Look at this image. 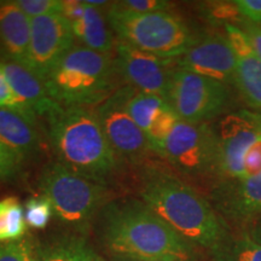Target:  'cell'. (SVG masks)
Segmentation results:
<instances>
[{
    "mask_svg": "<svg viewBox=\"0 0 261 261\" xmlns=\"http://www.w3.org/2000/svg\"><path fill=\"white\" fill-rule=\"evenodd\" d=\"M38 188L40 194L50 198L57 219L79 231L110 201L106 181L81 174L58 161L41 169Z\"/></svg>",
    "mask_w": 261,
    "mask_h": 261,
    "instance_id": "5b68a950",
    "label": "cell"
},
{
    "mask_svg": "<svg viewBox=\"0 0 261 261\" xmlns=\"http://www.w3.org/2000/svg\"><path fill=\"white\" fill-rule=\"evenodd\" d=\"M98 237L115 257L140 261H196L182 238L142 200L109 201L98 214Z\"/></svg>",
    "mask_w": 261,
    "mask_h": 261,
    "instance_id": "6da1fadb",
    "label": "cell"
},
{
    "mask_svg": "<svg viewBox=\"0 0 261 261\" xmlns=\"http://www.w3.org/2000/svg\"><path fill=\"white\" fill-rule=\"evenodd\" d=\"M242 31L248 35L250 42H252V46L255 51L256 56L259 57V60L261 61V25L257 24H253L247 22L246 24L242 25Z\"/></svg>",
    "mask_w": 261,
    "mask_h": 261,
    "instance_id": "836d02e7",
    "label": "cell"
},
{
    "mask_svg": "<svg viewBox=\"0 0 261 261\" xmlns=\"http://www.w3.org/2000/svg\"><path fill=\"white\" fill-rule=\"evenodd\" d=\"M87 5L94 6V8H102V6H106L110 4L109 2H104V0H84Z\"/></svg>",
    "mask_w": 261,
    "mask_h": 261,
    "instance_id": "d590c367",
    "label": "cell"
},
{
    "mask_svg": "<svg viewBox=\"0 0 261 261\" xmlns=\"http://www.w3.org/2000/svg\"><path fill=\"white\" fill-rule=\"evenodd\" d=\"M198 14L213 27H223L224 29L232 27L242 28L247 23L246 18L238 10L236 0H211L202 2L197 5Z\"/></svg>",
    "mask_w": 261,
    "mask_h": 261,
    "instance_id": "cb8c5ba5",
    "label": "cell"
},
{
    "mask_svg": "<svg viewBox=\"0 0 261 261\" xmlns=\"http://www.w3.org/2000/svg\"><path fill=\"white\" fill-rule=\"evenodd\" d=\"M107 19L119 40L162 58H178L194 44L196 35L171 11L132 14L109 4Z\"/></svg>",
    "mask_w": 261,
    "mask_h": 261,
    "instance_id": "8992f818",
    "label": "cell"
},
{
    "mask_svg": "<svg viewBox=\"0 0 261 261\" xmlns=\"http://www.w3.org/2000/svg\"><path fill=\"white\" fill-rule=\"evenodd\" d=\"M161 158L188 177L217 178L219 150L214 125L179 120L166 139Z\"/></svg>",
    "mask_w": 261,
    "mask_h": 261,
    "instance_id": "52a82bcc",
    "label": "cell"
},
{
    "mask_svg": "<svg viewBox=\"0 0 261 261\" xmlns=\"http://www.w3.org/2000/svg\"><path fill=\"white\" fill-rule=\"evenodd\" d=\"M0 261H37L35 241L24 237L15 242L0 244Z\"/></svg>",
    "mask_w": 261,
    "mask_h": 261,
    "instance_id": "4316f807",
    "label": "cell"
},
{
    "mask_svg": "<svg viewBox=\"0 0 261 261\" xmlns=\"http://www.w3.org/2000/svg\"><path fill=\"white\" fill-rule=\"evenodd\" d=\"M112 5L115 9L122 11L132 12V14H152V12L171 11L173 4L166 0H123V2H114Z\"/></svg>",
    "mask_w": 261,
    "mask_h": 261,
    "instance_id": "83f0119b",
    "label": "cell"
},
{
    "mask_svg": "<svg viewBox=\"0 0 261 261\" xmlns=\"http://www.w3.org/2000/svg\"><path fill=\"white\" fill-rule=\"evenodd\" d=\"M0 109L11 110L22 117H24L32 125H37L38 116L28 106L22 102L12 90L11 85L9 84L8 77L4 73L2 61H0Z\"/></svg>",
    "mask_w": 261,
    "mask_h": 261,
    "instance_id": "484cf974",
    "label": "cell"
},
{
    "mask_svg": "<svg viewBox=\"0 0 261 261\" xmlns=\"http://www.w3.org/2000/svg\"><path fill=\"white\" fill-rule=\"evenodd\" d=\"M54 205L47 196L39 194L31 196L24 203V218L28 227L33 230H44L47 226L52 215Z\"/></svg>",
    "mask_w": 261,
    "mask_h": 261,
    "instance_id": "d4e9b609",
    "label": "cell"
},
{
    "mask_svg": "<svg viewBox=\"0 0 261 261\" xmlns=\"http://www.w3.org/2000/svg\"><path fill=\"white\" fill-rule=\"evenodd\" d=\"M236 4L247 22L261 25V0H236Z\"/></svg>",
    "mask_w": 261,
    "mask_h": 261,
    "instance_id": "4dcf8cb0",
    "label": "cell"
},
{
    "mask_svg": "<svg viewBox=\"0 0 261 261\" xmlns=\"http://www.w3.org/2000/svg\"><path fill=\"white\" fill-rule=\"evenodd\" d=\"M115 61L110 55L74 45L44 81L47 94L63 107L99 106L115 92Z\"/></svg>",
    "mask_w": 261,
    "mask_h": 261,
    "instance_id": "277c9868",
    "label": "cell"
},
{
    "mask_svg": "<svg viewBox=\"0 0 261 261\" xmlns=\"http://www.w3.org/2000/svg\"><path fill=\"white\" fill-rule=\"evenodd\" d=\"M29 18L62 14V0H15Z\"/></svg>",
    "mask_w": 261,
    "mask_h": 261,
    "instance_id": "f546056e",
    "label": "cell"
},
{
    "mask_svg": "<svg viewBox=\"0 0 261 261\" xmlns=\"http://www.w3.org/2000/svg\"><path fill=\"white\" fill-rule=\"evenodd\" d=\"M31 18L14 2H0V45L8 60L27 67Z\"/></svg>",
    "mask_w": 261,
    "mask_h": 261,
    "instance_id": "2e32d148",
    "label": "cell"
},
{
    "mask_svg": "<svg viewBox=\"0 0 261 261\" xmlns=\"http://www.w3.org/2000/svg\"><path fill=\"white\" fill-rule=\"evenodd\" d=\"M114 261H140V260H132V259H121V257H115Z\"/></svg>",
    "mask_w": 261,
    "mask_h": 261,
    "instance_id": "8d00e7d4",
    "label": "cell"
},
{
    "mask_svg": "<svg viewBox=\"0 0 261 261\" xmlns=\"http://www.w3.org/2000/svg\"><path fill=\"white\" fill-rule=\"evenodd\" d=\"M0 142L24 160L40 151V138L35 126L11 110L0 109Z\"/></svg>",
    "mask_w": 261,
    "mask_h": 261,
    "instance_id": "ffe728a7",
    "label": "cell"
},
{
    "mask_svg": "<svg viewBox=\"0 0 261 261\" xmlns=\"http://www.w3.org/2000/svg\"><path fill=\"white\" fill-rule=\"evenodd\" d=\"M261 171V144L249 150L244 156V172L246 175L255 174ZM244 175V177H246Z\"/></svg>",
    "mask_w": 261,
    "mask_h": 261,
    "instance_id": "d6a6232c",
    "label": "cell"
},
{
    "mask_svg": "<svg viewBox=\"0 0 261 261\" xmlns=\"http://www.w3.org/2000/svg\"><path fill=\"white\" fill-rule=\"evenodd\" d=\"M175 63L181 69L234 87L236 55L225 33L197 37Z\"/></svg>",
    "mask_w": 261,
    "mask_h": 261,
    "instance_id": "4fadbf2b",
    "label": "cell"
},
{
    "mask_svg": "<svg viewBox=\"0 0 261 261\" xmlns=\"http://www.w3.org/2000/svg\"><path fill=\"white\" fill-rule=\"evenodd\" d=\"M175 60L148 54L119 39L115 44L114 61L117 75L133 89L163 97L166 100L177 67Z\"/></svg>",
    "mask_w": 261,
    "mask_h": 261,
    "instance_id": "8fae6325",
    "label": "cell"
},
{
    "mask_svg": "<svg viewBox=\"0 0 261 261\" xmlns=\"http://www.w3.org/2000/svg\"><path fill=\"white\" fill-rule=\"evenodd\" d=\"M210 202L225 223L244 225L261 217V171L242 178L217 181Z\"/></svg>",
    "mask_w": 261,
    "mask_h": 261,
    "instance_id": "5bb4252c",
    "label": "cell"
},
{
    "mask_svg": "<svg viewBox=\"0 0 261 261\" xmlns=\"http://www.w3.org/2000/svg\"><path fill=\"white\" fill-rule=\"evenodd\" d=\"M244 230L249 233V236L255 240L257 243L261 244V217L255 218V219L249 221V223L242 226Z\"/></svg>",
    "mask_w": 261,
    "mask_h": 261,
    "instance_id": "e575fe53",
    "label": "cell"
},
{
    "mask_svg": "<svg viewBox=\"0 0 261 261\" xmlns=\"http://www.w3.org/2000/svg\"><path fill=\"white\" fill-rule=\"evenodd\" d=\"M45 119L48 140L58 162L106 182L119 171L120 158L106 137L96 112L57 103Z\"/></svg>",
    "mask_w": 261,
    "mask_h": 261,
    "instance_id": "3957f363",
    "label": "cell"
},
{
    "mask_svg": "<svg viewBox=\"0 0 261 261\" xmlns=\"http://www.w3.org/2000/svg\"><path fill=\"white\" fill-rule=\"evenodd\" d=\"M37 261H100L87 238L81 233L64 232L35 241Z\"/></svg>",
    "mask_w": 261,
    "mask_h": 261,
    "instance_id": "ac0fdd59",
    "label": "cell"
},
{
    "mask_svg": "<svg viewBox=\"0 0 261 261\" xmlns=\"http://www.w3.org/2000/svg\"><path fill=\"white\" fill-rule=\"evenodd\" d=\"M28 231L24 208L16 196H6L0 200V244L24 238Z\"/></svg>",
    "mask_w": 261,
    "mask_h": 261,
    "instance_id": "603a6c76",
    "label": "cell"
},
{
    "mask_svg": "<svg viewBox=\"0 0 261 261\" xmlns=\"http://www.w3.org/2000/svg\"><path fill=\"white\" fill-rule=\"evenodd\" d=\"M84 2V0H83ZM85 4L84 15L77 21L69 22L74 37L83 46L103 55H110L115 48L113 31L100 10L94 6Z\"/></svg>",
    "mask_w": 261,
    "mask_h": 261,
    "instance_id": "d6986e66",
    "label": "cell"
},
{
    "mask_svg": "<svg viewBox=\"0 0 261 261\" xmlns=\"http://www.w3.org/2000/svg\"><path fill=\"white\" fill-rule=\"evenodd\" d=\"M167 102L181 121L205 123L221 115L226 109L230 103V87L175 67Z\"/></svg>",
    "mask_w": 261,
    "mask_h": 261,
    "instance_id": "ba28073f",
    "label": "cell"
},
{
    "mask_svg": "<svg viewBox=\"0 0 261 261\" xmlns=\"http://www.w3.org/2000/svg\"><path fill=\"white\" fill-rule=\"evenodd\" d=\"M2 61L4 73L9 84L19 99L28 106L37 116H46L47 113L56 106L45 89V85L24 65L11 60Z\"/></svg>",
    "mask_w": 261,
    "mask_h": 261,
    "instance_id": "e0dca14e",
    "label": "cell"
},
{
    "mask_svg": "<svg viewBox=\"0 0 261 261\" xmlns=\"http://www.w3.org/2000/svg\"><path fill=\"white\" fill-rule=\"evenodd\" d=\"M85 4L83 0H62V16L69 22L77 21L84 15Z\"/></svg>",
    "mask_w": 261,
    "mask_h": 261,
    "instance_id": "1f68e13d",
    "label": "cell"
},
{
    "mask_svg": "<svg viewBox=\"0 0 261 261\" xmlns=\"http://www.w3.org/2000/svg\"><path fill=\"white\" fill-rule=\"evenodd\" d=\"M100 261H103V260H100Z\"/></svg>",
    "mask_w": 261,
    "mask_h": 261,
    "instance_id": "74e56055",
    "label": "cell"
},
{
    "mask_svg": "<svg viewBox=\"0 0 261 261\" xmlns=\"http://www.w3.org/2000/svg\"><path fill=\"white\" fill-rule=\"evenodd\" d=\"M214 129L219 150L217 181L244 177V156L261 144V110L248 108L228 113Z\"/></svg>",
    "mask_w": 261,
    "mask_h": 261,
    "instance_id": "9c48e42d",
    "label": "cell"
},
{
    "mask_svg": "<svg viewBox=\"0 0 261 261\" xmlns=\"http://www.w3.org/2000/svg\"><path fill=\"white\" fill-rule=\"evenodd\" d=\"M169 106L163 97L150 94L132 89L129 94L127 109L140 129L146 135L158 116Z\"/></svg>",
    "mask_w": 261,
    "mask_h": 261,
    "instance_id": "7402d4cb",
    "label": "cell"
},
{
    "mask_svg": "<svg viewBox=\"0 0 261 261\" xmlns=\"http://www.w3.org/2000/svg\"><path fill=\"white\" fill-rule=\"evenodd\" d=\"M24 158L0 142V180H10L19 174Z\"/></svg>",
    "mask_w": 261,
    "mask_h": 261,
    "instance_id": "f1b7e54d",
    "label": "cell"
},
{
    "mask_svg": "<svg viewBox=\"0 0 261 261\" xmlns=\"http://www.w3.org/2000/svg\"><path fill=\"white\" fill-rule=\"evenodd\" d=\"M210 254L212 261H261V244L243 227L231 231L227 226L223 238Z\"/></svg>",
    "mask_w": 261,
    "mask_h": 261,
    "instance_id": "44dd1931",
    "label": "cell"
},
{
    "mask_svg": "<svg viewBox=\"0 0 261 261\" xmlns=\"http://www.w3.org/2000/svg\"><path fill=\"white\" fill-rule=\"evenodd\" d=\"M132 89L128 85L119 87L94 112L116 155L130 162H139L151 150L144 132L139 128L127 109Z\"/></svg>",
    "mask_w": 261,
    "mask_h": 261,
    "instance_id": "30bf717a",
    "label": "cell"
},
{
    "mask_svg": "<svg viewBox=\"0 0 261 261\" xmlns=\"http://www.w3.org/2000/svg\"><path fill=\"white\" fill-rule=\"evenodd\" d=\"M140 200L182 238L208 252L219 243L228 225L210 200L168 169L148 166L140 174Z\"/></svg>",
    "mask_w": 261,
    "mask_h": 261,
    "instance_id": "7a4b0ae2",
    "label": "cell"
},
{
    "mask_svg": "<svg viewBox=\"0 0 261 261\" xmlns=\"http://www.w3.org/2000/svg\"><path fill=\"white\" fill-rule=\"evenodd\" d=\"M224 32L236 55L234 87L250 109L261 110V61L244 31L228 25Z\"/></svg>",
    "mask_w": 261,
    "mask_h": 261,
    "instance_id": "9a60e30c",
    "label": "cell"
},
{
    "mask_svg": "<svg viewBox=\"0 0 261 261\" xmlns=\"http://www.w3.org/2000/svg\"><path fill=\"white\" fill-rule=\"evenodd\" d=\"M74 33L64 16L60 14L31 18L27 68L42 83L62 57L74 46Z\"/></svg>",
    "mask_w": 261,
    "mask_h": 261,
    "instance_id": "7c38bea8",
    "label": "cell"
}]
</instances>
